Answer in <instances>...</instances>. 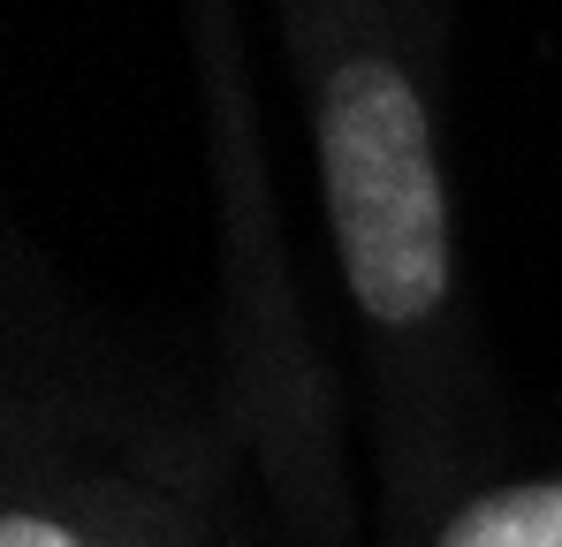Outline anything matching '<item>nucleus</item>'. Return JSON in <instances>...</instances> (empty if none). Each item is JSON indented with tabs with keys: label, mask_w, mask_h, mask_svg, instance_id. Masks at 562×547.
<instances>
[{
	"label": "nucleus",
	"mask_w": 562,
	"mask_h": 547,
	"mask_svg": "<svg viewBox=\"0 0 562 547\" xmlns=\"http://www.w3.org/2000/svg\"><path fill=\"white\" fill-rule=\"evenodd\" d=\"M289 62L304 85L327 259L373 388L387 533L411 547L471 487L464 442L486 403L434 114V31L411 0H373L289 38Z\"/></svg>",
	"instance_id": "obj_1"
},
{
	"label": "nucleus",
	"mask_w": 562,
	"mask_h": 547,
	"mask_svg": "<svg viewBox=\"0 0 562 547\" xmlns=\"http://www.w3.org/2000/svg\"><path fill=\"white\" fill-rule=\"evenodd\" d=\"M0 547H205V510L160 464L106 449H31L15 434Z\"/></svg>",
	"instance_id": "obj_2"
},
{
	"label": "nucleus",
	"mask_w": 562,
	"mask_h": 547,
	"mask_svg": "<svg viewBox=\"0 0 562 547\" xmlns=\"http://www.w3.org/2000/svg\"><path fill=\"white\" fill-rule=\"evenodd\" d=\"M411 547H562V464L464 487Z\"/></svg>",
	"instance_id": "obj_3"
},
{
	"label": "nucleus",
	"mask_w": 562,
	"mask_h": 547,
	"mask_svg": "<svg viewBox=\"0 0 562 547\" xmlns=\"http://www.w3.org/2000/svg\"><path fill=\"white\" fill-rule=\"evenodd\" d=\"M274 8H281V38H312V31H327V23L373 8V0H274Z\"/></svg>",
	"instance_id": "obj_4"
}]
</instances>
